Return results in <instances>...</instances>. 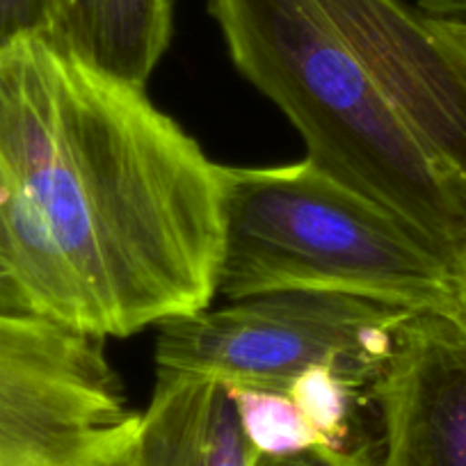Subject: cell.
<instances>
[{"label": "cell", "instance_id": "obj_1", "mask_svg": "<svg viewBox=\"0 0 466 466\" xmlns=\"http://www.w3.org/2000/svg\"><path fill=\"white\" fill-rule=\"evenodd\" d=\"M222 233V165L145 89L0 51V272L33 316L103 340L204 311Z\"/></svg>", "mask_w": 466, "mask_h": 466}, {"label": "cell", "instance_id": "obj_2", "mask_svg": "<svg viewBox=\"0 0 466 466\" xmlns=\"http://www.w3.org/2000/svg\"><path fill=\"white\" fill-rule=\"evenodd\" d=\"M240 74L290 119L307 158L466 249V42L405 0H208Z\"/></svg>", "mask_w": 466, "mask_h": 466}, {"label": "cell", "instance_id": "obj_3", "mask_svg": "<svg viewBox=\"0 0 466 466\" xmlns=\"http://www.w3.org/2000/svg\"><path fill=\"white\" fill-rule=\"evenodd\" d=\"M218 295L329 293L410 313L457 307L455 263L425 236L304 158L222 165Z\"/></svg>", "mask_w": 466, "mask_h": 466}, {"label": "cell", "instance_id": "obj_4", "mask_svg": "<svg viewBox=\"0 0 466 466\" xmlns=\"http://www.w3.org/2000/svg\"><path fill=\"white\" fill-rule=\"evenodd\" d=\"M410 311L329 293L233 299L160 325L158 375H195L222 387L289 391L311 366L373 387Z\"/></svg>", "mask_w": 466, "mask_h": 466}, {"label": "cell", "instance_id": "obj_5", "mask_svg": "<svg viewBox=\"0 0 466 466\" xmlns=\"http://www.w3.org/2000/svg\"><path fill=\"white\" fill-rule=\"evenodd\" d=\"M137 420L101 339L0 309V466H127Z\"/></svg>", "mask_w": 466, "mask_h": 466}, {"label": "cell", "instance_id": "obj_6", "mask_svg": "<svg viewBox=\"0 0 466 466\" xmlns=\"http://www.w3.org/2000/svg\"><path fill=\"white\" fill-rule=\"evenodd\" d=\"M382 428V466H466V316L411 313L369 389Z\"/></svg>", "mask_w": 466, "mask_h": 466}, {"label": "cell", "instance_id": "obj_7", "mask_svg": "<svg viewBox=\"0 0 466 466\" xmlns=\"http://www.w3.org/2000/svg\"><path fill=\"white\" fill-rule=\"evenodd\" d=\"M257 451L227 389L195 375H158L127 466H252Z\"/></svg>", "mask_w": 466, "mask_h": 466}, {"label": "cell", "instance_id": "obj_8", "mask_svg": "<svg viewBox=\"0 0 466 466\" xmlns=\"http://www.w3.org/2000/svg\"><path fill=\"white\" fill-rule=\"evenodd\" d=\"M172 28V0H56L46 39L89 69L145 89Z\"/></svg>", "mask_w": 466, "mask_h": 466}, {"label": "cell", "instance_id": "obj_9", "mask_svg": "<svg viewBox=\"0 0 466 466\" xmlns=\"http://www.w3.org/2000/svg\"><path fill=\"white\" fill-rule=\"evenodd\" d=\"M240 428L257 455H295L320 448L318 437L289 393L254 387H224Z\"/></svg>", "mask_w": 466, "mask_h": 466}, {"label": "cell", "instance_id": "obj_10", "mask_svg": "<svg viewBox=\"0 0 466 466\" xmlns=\"http://www.w3.org/2000/svg\"><path fill=\"white\" fill-rule=\"evenodd\" d=\"M320 448L331 451H360L352 446V420L361 389L331 366H311L286 391Z\"/></svg>", "mask_w": 466, "mask_h": 466}, {"label": "cell", "instance_id": "obj_11", "mask_svg": "<svg viewBox=\"0 0 466 466\" xmlns=\"http://www.w3.org/2000/svg\"><path fill=\"white\" fill-rule=\"evenodd\" d=\"M56 0H0V51L28 37H48Z\"/></svg>", "mask_w": 466, "mask_h": 466}, {"label": "cell", "instance_id": "obj_12", "mask_svg": "<svg viewBox=\"0 0 466 466\" xmlns=\"http://www.w3.org/2000/svg\"><path fill=\"white\" fill-rule=\"evenodd\" d=\"M252 466H375L361 451L309 448L295 455H257Z\"/></svg>", "mask_w": 466, "mask_h": 466}, {"label": "cell", "instance_id": "obj_13", "mask_svg": "<svg viewBox=\"0 0 466 466\" xmlns=\"http://www.w3.org/2000/svg\"><path fill=\"white\" fill-rule=\"evenodd\" d=\"M416 7L466 42V0H416Z\"/></svg>", "mask_w": 466, "mask_h": 466}, {"label": "cell", "instance_id": "obj_14", "mask_svg": "<svg viewBox=\"0 0 466 466\" xmlns=\"http://www.w3.org/2000/svg\"><path fill=\"white\" fill-rule=\"evenodd\" d=\"M455 277H457V304H460V309L466 316V249L460 254V258H457Z\"/></svg>", "mask_w": 466, "mask_h": 466}]
</instances>
